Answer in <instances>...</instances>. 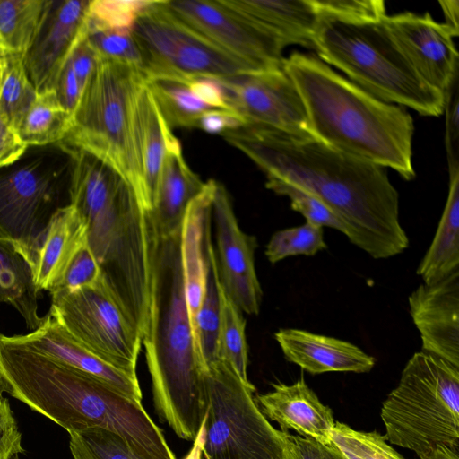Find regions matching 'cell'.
I'll list each match as a JSON object with an SVG mask.
<instances>
[{
	"mask_svg": "<svg viewBox=\"0 0 459 459\" xmlns=\"http://www.w3.org/2000/svg\"><path fill=\"white\" fill-rule=\"evenodd\" d=\"M3 394H4V389H3V386L1 385V382H0V403L3 401V399L4 398L3 396Z\"/></svg>",
	"mask_w": 459,
	"mask_h": 459,
	"instance_id": "53",
	"label": "cell"
},
{
	"mask_svg": "<svg viewBox=\"0 0 459 459\" xmlns=\"http://www.w3.org/2000/svg\"><path fill=\"white\" fill-rule=\"evenodd\" d=\"M285 47L314 49L313 38L320 14L313 0H221Z\"/></svg>",
	"mask_w": 459,
	"mask_h": 459,
	"instance_id": "24",
	"label": "cell"
},
{
	"mask_svg": "<svg viewBox=\"0 0 459 459\" xmlns=\"http://www.w3.org/2000/svg\"><path fill=\"white\" fill-rule=\"evenodd\" d=\"M2 74H3V57L0 60V84H1V80H2Z\"/></svg>",
	"mask_w": 459,
	"mask_h": 459,
	"instance_id": "52",
	"label": "cell"
},
{
	"mask_svg": "<svg viewBox=\"0 0 459 459\" xmlns=\"http://www.w3.org/2000/svg\"><path fill=\"white\" fill-rule=\"evenodd\" d=\"M86 243L87 229L79 212L69 204L60 206L43 232L31 264L37 290H54L74 255Z\"/></svg>",
	"mask_w": 459,
	"mask_h": 459,
	"instance_id": "23",
	"label": "cell"
},
{
	"mask_svg": "<svg viewBox=\"0 0 459 459\" xmlns=\"http://www.w3.org/2000/svg\"><path fill=\"white\" fill-rule=\"evenodd\" d=\"M265 186L278 195L287 196L290 200V207L299 212L307 222L334 229L345 235V228L340 219L321 201L299 189L285 184L268 181Z\"/></svg>",
	"mask_w": 459,
	"mask_h": 459,
	"instance_id": "38",
	"label": "cell"
},
{
	"mask_svg": "<svg viewBox=\"0 0 459 459\" xmlns=\"http://www.w3.org/2000/svg\"><path fill=\"white\" fill-rule=\"evenodd\" d=\"M264 173L266 180L321 201L340 219L351 243L375 259L402 254L409 238L399 195L385 168L359 160L310 134L246 124L221 134Z\"/></svg>",
	"mask_w": 459,
	"mask_h": 459,
	"instance_id": "1",
	"label": "cell"
},
{
	"mask_svg": "<svg viewBox=\"0 0 459 459\" xmlns=\"http://www.w3.org/2000/svg\"><path fill=\"white\" fill-rule=\"evenodd\" d=\"M218 80L229 107L246 124L309 134L303 101L283 66Z\"/></svg>",
	"mask_w": 459,
	"mask_h": 459,
	"instance_id": "13",
	"label": "cell"
},
{
	"mask_svg": "<svg viewBox=\"0 0 459 459\" xmlns=\"http://www.w3.org/2000/svg\"><path fill=\"white\" fill-rule=\"evenodd\" d=\"M147 0H90L85 29L132 32Z\"/></svg>",
	"mask_w": 459,
	"mask_h": 459,
	"instance_id": "35",
	"label": "cell"
},
{
	"mask_svg": "<svg viewBox=\"0 0 459 459\" xmlns=\"http://www.w3.org/2000/svg\"><path fill=\"white\" fill-rule=\"evenodd\" d=\"M72 126V115L59 102L54 90L38 93L18 128L27 145H47L65 141Z\"/></svg>",
	"mask_w": 459,
	"mask_h": 459,
	"instance_id": "28",
	"label": "cell"
},
{
	"mask_svg": "<svg viewBox=\"0 0 459 459\" xmlns=\"http://www.w3.org/2000/svg\"><path fill=\"white\" fill-rule=\"evenodd\" d=\"M203 182L187 165L172 130L167 135L165 155L153 208L147 212L156 236L168 237L182 228L191 201L204 189Z\"/></svg>",
	"mask_w": 459,
	"mask_h": 459,
	"instance_id": "21",
	"label": "cell"
},
{
	"mask_svg": "<svg viewBox=\"0 0 459 459\" xmlns=\"http://www.w3.org/2000/svg\"><path fill=\"white\" fill-rule=\"evenodd\" d=\"M285 359L312 375L326 372H369L374 357L357 345L331 336L296 328L274 333Z\"/></svg>",
	"mask_w": 459,
	"mask_h": 459,
	"instance_id": "20",
	"label": "cell"
},
{
	"mask_svg": "<svg viewBox=\"0 0 459 459\" xmlns=\"http://www.w3.org/2000/svg\"><path fill=\"white\" fill-rule=\"evenodd\" d=\"M38 92L29 79L22 55H4L0 84V117L18 133Z\"/></svg>",
	"mask_w": 459,
	"mask_h": 459,
	"instance_id": "31",
	"label": "cell"
},
{
	"mask_svg": "<svg viewBox=\"0 0 459 459\" xmlns=\"http://www.w3.org/2000/svg\"><path fill=\"white\" fill-rule=\"evenodd\" d=\"M444 17L443 22L454 34L457 37L459 34V1L458 0H443L438 2Z\"/></svg>",
	"mask_w": 459,
	"mask_h": 459,
	"instance_id": "49",
	"label": "cell"
},
{
	"mask_svg": "<svg viewBox=\"0 0 459 459\" xmlns=\"http://www.w3.org/2000/svg\"><path fill=\"white\" fill-rule=\"evenodd\" d=\"M69 152V204L86 225L103 285L143 338L152 278L148 212L131 184L114 169L85 152Z\"/></svg>",
	"mask_w": 459,
	"mask_h": 459,
	"instance_id": "2",
	"label": "cell"
},
{
	"mask_svg": "<svg viewBox=\"0 0 459 459\" xmlns=\"http://www.w3.org/2000/svg\"><path fill=\"white\" fill-rule=\"evenodd\" d=\"M408 303L421 351L459 368V270L438 281L420 284Z\"/></svg>",
	"mask_w": 459,
	"mask_h": 459,
	"instance_id": "17",
	"label": "cell"
},
{
	"mask_svg": "<svg viewBox=\"0 0 459 459\" xmlns=\"http://www.w3.org/2000/svg\"><path fill=\"white\" fill-rule=\"evenodd\" d=\"M132 33L142 53L145 81L194 76L222 79L258 71L183 22L167 7L165 0L152 1L137 19Z\"/></svg>",
	"mask_w": 459,
	"mask_h": 459,
	"instance_id": "9",
	"label": "cell"
},
{
	"mask_svg": "<svg viewBox=\"0 0 459 459\" xmlns=\"http://www.w3.org/2000/svg\"><path fill=\"white\" fill-rule=\"evenodd\" d=\"M101 281L100 265L88 243L83 245L67 265L55 291H73L83 287L95 286Z\"/></svg>",
	"mask_w": 459,
	"mask_h": 459,
	"instance_id": "40",
	"label": "cell"
},
{
	"mask_svg": "<svg viewBox=\"0 0 459 459\" xmlns=\"http://www.w3.org/2000/svg\"><path fill=\"white\" fill-rule=\"evenodd\" d=\"M22 433L7 398L0 403V459H13L24 454Z\"/></svg>",
	"mask_w": 459,
	"mask_h": 459,
	"instance_id": "43",
	"label": "cell"
},
{
	"mask_svg": "<svg viewBox=\"0 0 459 459\" xmlns=\"http://www.w3.org/2000/svg\"><path fill=\"white\" fill-rule=\"evenodd\" d=\"M54 91L61 105L73 115L82 91L69 57L60 71Z\"/></svg>",
	"mask_w": 459,
	"mask_h": 459,
	"instance_id": "45",
	"label": "cell"
},
{
	"mask_svg": "<svg viewBox=\"0 0 459 459\" xmlns=\"http://www.w3.org/2000/svg\"><path fill=\"white\" fill-rule=\"evenodd\" d=\"M84 34L99 59L125 63L142 71V53L132 32L87 30L84 26Z\"/></svg>",
	"mask_w": 459,
	"mask_h": 459,
	"instance_id": "37",
	"label": "cell"
},
{
	"mask_svg": "<svg viewBox=\"0 0 459 459\" xmlns=\"http://www.w3.org/2000/svg\"><path fill=\"white\" fill-rule=\"evenodd\" d=\"M74 459H144L118 435L103 429L69 432Z\"/></svg>",
	"mask_w": 459,
	"mask_h": 459,
	"instance_id": "34",
	"label": "cell"
},
{
	"mask_svg": "<svg viewBox=\"0 0 459 459\" xmlns=\"http://www.w3.org/2000/svg\"><path fill=\"white\" fill-rule=\"evenodd\" d=\"M331 440L358 459H405L378 432L356 430L339 421H335Z\"/></svg>",
	"mask_w": 459,
	"mask_h": 459,
	"instance_id": "36",
	"label": "cell"
},
{
	"mask_svg": "<svg viewBox=\"0 0 459 459\" xmlns=\"http://www.w3.org/2000/svg\"><path fill=\"white\" fill-rule=\"evenodd\" d=\"M384 22L419 76L445 95L458 77V52L452 31L428 13L386 15Z\"/></svg>",
	"mask_w": 459,
	"mask_h": 459,
	"instance_id": "15",
	"label": "cell"
},
{
	"mask_svg": "<svg viewBox=\"0 0 459 459\" xmlns=\"http://www.w3.org/2000/svg\"><path fill=\"white\" fill-rule=\"evenodd\" d=\"M39 293L28 262L12 244L0 239V302L10 304L31 331L43 319L39 313Z\"/></svg>",
	"mask_w": 459,
	"mask_h": 459,
	"instance_id": "26",
	"label": "cell"
},
{
	"mask_svg": "<svg viewBox=\"0 0 459 459\" xmlns=\"http://www.w3.org/2000/svg\"><path fill=\"white\" fill-rule=\"evenodd\" d=\"M319 14L356 23L379 22L386 17L382 0H313Z\"/></svg>",
	"mask_w": 459,
	"mask_h": 459,
	"instance_id": "39",
	"label": "cell"
},
{
	"mask_svg": "<svg viewBox=\"0 0 459 459\" xmlns=\"http://www.w3.org/2000/svg\"><path fill=\"white\" fill-rule=\"evenodd\" d=\"M384 21L356 23L320 14L313 38L316 56L385 102L441 116L445 95L419 76Z\"/></svg>",
	"mask_w": 459,
	"mask_h": 459,
	"instance_id": "5",
	"label": "cell"
},
{
	"mask_svg": "<svg viewBox=\"0 0 459 459\" xmlns=\"http://www.w3.org/2000/svg\"><path fill=\"white\" fill-rule=\"evenodd\" d=\"M201 459H204V458L201 457Z\"/></svg>",
	"mask_w": 459,
	"mask_h": 459,
	"instance_id": "57",
	"label": "cell"
},
{
	"mask_svg": "<svg viewBox=\"0 0 459 459\" xmlns=\"http://www.w3.org/2000/svg\"><path fill=\"white\" fill-rule=\"evenodd\" d=\"M189 79L162 77L145 81L163 119L171 130L197 128L201 116L214 109L204 104L191 92Z\"/></svg>",
	"mask_w": 459,
	"mask_h": 459,
	"instance_id": "29",
	"label": "cell"
},
{
	"mask_svg": "<svg viewBox=\"0 0 459 459\" xmlns=\"http://www.w3.org/2000/svg\"><path fill=\"white\" fill-rule=\"evenodd\" d=\"M246 320L242 311L221 290V320L217 342V357L230 363L240 378H247L248 351L246 340Z\"/></svg>",
	"mask_w": 459,
	"mask_h": 459,
	"instance_id": "32",
	"label": "cell"
},
{
	"mask_svg": "<svg viewBox=\"0 0 459 459\" xmlns=\"http://www.w3.org/2000/svg\"><path fill=\"white\" fill-rule=\"evenodd\" d=\"M283 70L301 97L311 136L405 180L415 177L414 125L405 108L376 98L313 54L292 52Z\"/></svg>",
	"mask_w": 459,
	"mask_h": 459,
	"instance_id": "4",
	"label": "cell"
},
{
	"mask_svg": "<svg viewBox=\"0 0 459 459\" xmlns=\"http://www.w3.org/2000/svg\"><path fill=\"white\" fill-rule=\"evenodd\" d=\"M215 225L216 261L221 285L226 295L242 311L258 315L263 291L255 267V237L239 228L230 197L217 182L212 201Z\"/></svg>",
	"mask_w": 459,
	"mask_h": 459,
	"instance_id": "14",
	"label": "cell"
},
{
	"mask_svg": "<svg viewBox=\"0 0 459 459\" xmlns=\"http://www.w3.org/2000/svg\"><path fill=\"white\" fill-rule=\"evenodd\" d=\"M188 86L191 92L206 106L214 109L231 110L217 78L194 76L189 79Z\"/></svg>",
	"mask_w": 459,
	"mask_h": 459,
	"instance_id": "44",
	"label": "cell"
},
{
	"mask_svg": "<svg viewBox=\"0 0 459 459\" xmlns=\"http://www.w3.org/2000/svg\"><path fill=\"white\" fill-rule=\"evenodd\" d=\"M27 148L17 131L0 117V169L17 162Z\"/></svg>",
	"mask_w": 459,
	"mask_h": 459,
	"instance_id": "48",
	"label": "cell"
},
{
	"mask_svg": "<svg viewBox=\"0 0 459 459\" xmlns=\"http://www.w3.org/2000/svg\"><path fill=\"white\" fill-rule=\"evenodd\" d=\"M2 57H3V56H2V54H1V52H0V59H1Z\"/></svg>",
	"mask_w": 459,
	"mask_h": 459,
	"instance_id": "56",
	"label": "cell"
},
{
	"mask_svg": "<svg viewBox=\"0 0 459 459\" xmlns=\"http://www.w3.org/2000/svg\"><path fill=\"white\" fill-rule=\"evenodd\" d=\"M15 163L0 169V239L31 268L43 232L60 207L65 166L50 165L43 157Z\"/></svg>",
	"mask_w": 459,
	"mask_h": 459,
	"instance_id": "11",
	"label": "cell"
},
{
	"mask_svg": "<svg viewBox=\"0 0 459 459\" xmlns=\"http://www.w3.org/2000/svg\"><path fill=\"white\" fill-rule=\"evenodd\" d=\"M90 0H47L34 38L23 56L38 93L54 90L61 69L84 31Z\"/></svg>",
	"mask_w": 459,
	"mask_h": 459,
	"instance_id": "16",
	"label": "cell"
},
{
	"mask_svg": "<svg viewBox=\"0 0 459 459\" xmlns=\"http://www.w3.org/2000/svg\"><path fill=\"white\" fill-rule=\"evenodd\" d=\"M272 385V391L255 399L268 420L278 423L282 432L293 429L304 437L320 442L331 440L335 425L333 411L319 400L303 377L290 385Z\"/></svg>",
	"mask_w": 459,
	"mask_h": 459,
	"instance_id": "19",
	"label": "cell"
},
{
	"mask_svg": "<svg viewBox=\"0 0 459 459\" xmlns=\"http://www.w3.org/2000/svg\"><path fill=\"white\" fill-rule=\"evenodd\" d=\"M221 290L212 237L206 244L205 287L194 324V338L204 368L218 360L217 342L221 320Z\"/></svg>",
	"mask_w": 459,
	"mask_h": 459,
	"instance_id": "27",
	"label": "cell"
},
{
	"mask_svg": "<svg viewBox=\"0 0 459 459\" xmlns=\"http://www.w3.org/2000/svg\"><path fill=\"white\" fill-rule=\"evenodd\" d=\"M459 448L439 445L420 459H459Z\"/></svg>",
	"mask_w": 459,
	"mask_h": 459,
	"instance_id": "50",
	"label": "cell"
},
{
	"mask_svg": "<svg viewBox=\"0 0 459 459\" xmlns=\"http://www.w3.org/2000/svg\"><path fill=\"white\" fill-rule=\"evenodd\" d=\"M244 125L246 122L232 110L210 109L201 116L197 128L210 134H222Z\"/></svg>",
	"mask_w": 459,
	"mask_h": 459,
	"instance_id": "47",
	"label": "cell"
},
{
	"mask_svg": "<svg viewBox=\"0 0 459 459\" xmlns=\"http://www.w3.org/2000/svg\"><path fill=\"white\" fill-rule=\"evenodd\" d=\"M0 339L11 345L51 358L74 368L91 375L119 392L142 402L137 377H132L105 363L80 343L48 312L38 328L25 334Z\"/></svg>",
	"mask_w": 459,
	"mask_h": 459,
	"instance_id": "18",
	"label": "cell"
},
{
	"mask_svg": "<svg viewBox=\"0 0 459 459\" xmlns=\"http://www.w3.org/2000/svg\"><path fill=\"white\" fill-rule=\"evenodd\" d=\"M170 130L144 82L133 104L132 142L140 181L141 202L147 212L155 204L167 135Z\"/></svg>",
	"mask_w": 459,
	"mask_h": 459,
	"instance_id": "22",
	"label": "cell"
},
{
	"mask_svg": "<svg viewBox=\"0 0 459 459\" xmlns=\"http://www.w3.org/2000/svg\"><path fill=\"white\" fill-rule=\"evenodd\" d=\"M48 313L83 348L132 377L143 337L100 281L95 286L50 293Z\"/></svg>",
	"mask_w": 459,
	"mask_h": 459,
	"instance_id": "10",
	"label": "cell"
},
{
	"mask_svg": "<svg viewBox=\"0 0 459 459\" xmlns=\"http://www.w3.org/2000/svg\"><path fill=\"white\" fill-rule=\"evenodd\" d=\"M202 446H203V429L197 434L196 438L194 441L191 450L185 457V459H201L202 457Z\"/></svg>",
	"mask_w": 459,
	"mask_h": 459,
	"instance_id": "51",
	"label": "cell"
},
{
	"mask_svg": "<svg viewBox=\"0 0 459 459\" xmlns=\"http://www.w3.org/2000/svg\"><path fill=\"white\" fill-rule=\"evenodd\" d=\"M380 416L385 439L419 457L439 445L459 448V368L415 352L383 402Z\"/></svg>",
	"mask_w": 459,
	"mask_h": 459,
	"instance_id": "6",
	"label": "cell"
},
{
	"mask_svg": "<svg viewBox=\"0 0 459 459\" xmlns=\"http://www.w3.org/2000/svg\"><path fill=\"white\" fill-rule=\"evenodd\" d=\"M285 438L290 459H350L332 440L320 442L289 432Z\"/></svg>",
	"mask_w": 459,
	"mask_h": 459,
	"instance_id": "41",
	"label": "cell"
},
{
	"mask_svg": "<svg viewBox=\"0 0 459 459\" xmlns=\"http://www.w3.org/2000/svg\"><path fill=\"white\" fill-rule=\"evenodd\" d=\"M1 59H2V58H1ZM1 59H0V60H1Z\"/></svg>",
	"mask_w": 459,
	"mask_h": 459,
	"instance_id": "58",
	"label": "cell"
},
{
	"mask_svg": "<svg viewBox=\"0 0 459 459\" xmlns=\"http://www.w3.org/2000/svg\"><path fill=\"white\" fill-rule=\"evenodd\" d=\"M13 459H19V458H18V455H16V456H15V457H13Z\"/></svg>",
	"mask_w": 459,
	"mask_h": 459,
	"instance_id": "55",
	"label": "cell"
},
{
	"mask_svg": "<svg viewBox=\"0 0 459 459\" xmlns=\"http://www.w3.org/2000/svg\"><path fill=\"white\" fill-rule=\"evenodd\" d=\"M151 295L143 338L153 403L178 437L195 441L207 411L204 365L186 301L181 230L158 237L152 229Z\"/></svg>",
	"mask_w": 459,
	"mask_h": 459,
	"instance_id": "3",
	"label": "cell"
},
{
	"mask_svg": "<svg viewBox=\"0 0 459 459\" xmlns=\"http://www.w3.org/2000/svg\"><path fill=\"white\" fill-rule=\"evenodd\" d=\"M183 22L256 70L283 66L284 44L221 0H165Z\"/></svg>",
	"mask_w": 459,
	"mask_h": 459,
	"instance_id": "12",
	"label": "cell"
},
{
	"mask_svg": "<svg viewBox=\"0 0 459 459\" xmlns=\"http://www.w3.org/2000/svg\"><path fill=\"white\" fill-rule=\"evenodd\" d=\"M47 0H0V52L22 55L29 48Z\"/></svg>",
	"mask_w": 459,
	"mask_h": 459,
	"instance_id": "30",
	"label": "cell"
},
{
	"mask_svg": "<svg viewBox=\"0 0 459 459\" xmlns=\"http://www.w3.org/2000/svg\"><path fill=\"white\" fill-rule=\"evenodd\" d=\"M326 248L323 228L306 221L273 233L266 245L265 255L271 264H276L289 256H313Z\"/></svg>",
	"mask_w": 459,
	"mask_h": 459,
	"instance_id": "33",
	"label": "cell"
},
{
	"mask_svg": "<svg viewBox=\"0 0 459 459\" xmlns=\"http://www.w3.org/2000/svg\"><path fill=\"white\" fill-rule=\"evenodd\" d=\"M207 411L202 425L204 459H290L285 433L260 411L251 383L218 359L204 369Z\"/></svg>",
	"mask_w": 459,
	"mask_h": 459,
	"instance_id": "8",
	"label": "cell"
},
{
	"mask_svg": "<svg viewBox=\"0 0 459 459\" xmlns=\"http://www.w3.org/2000/svg\"><path fill=\"white\" fill-rule=\"evenodd\" d=\"M345 454H346V453H345ZM346 455H347V456H348L350 459H358L357 457H355V456H353V455H350V454H346Z\"/></svg>",
	"mask_w": 459,
	"mask_h": 459,
	"instance_id": "54",
	"label": "cell"
},
{
	"mask_svg": "<svg viewBox=\"0 0 459 459\" xmlns=\"http://www.w3.org/2000/svg\"><path fill=\"white\" fill-rule=\"evenodd\" d=\"M144 82L139 68L98 58L65 139L71 149L90 153L118 172L131 184L140 201L132 142V111L134 97Z\"/></svg>",
	"mask_w": 459,
	"mask_h": 459,
	"instance_id": "7",
	"label": "cell"
},
{
	"mask_svg": "<svg viewBox=\"0 0 459 459\" xmlns=\"http://www.w3.org/2000/svg\"><path fill=\"white\" fill-rule=\"evenodd\" d=\"M459 270V169L449 170L446 205L417 274L423 283L438 281Z\"/></svg>",
	"mask_w": 459,
	"mask_h": 459,
	"instance_id": "25",
	"label": "cell"
},
{
	"mask_svg": "<svg viewBox=\"0 0 459 459\" xmlns=\"http://www.w3.org/2000/svg\"><path fill=\"white\" fill-rule=\"evenodd\" d=\"M459 100L458 77L445 94L444 112L446 114L445 143L449 170L459 169L458 139H459Z\"/></svg>",
	"mask_w": 459,
	"mask_h": 459,
	"instance_id": "42",
	"label": "cell"
},
{
	"mask_svg": "<svg viewBox=\"0 0 459 459\" xmlns=\"http://www.w3.org/2000/svg\"><path fill=\"white\" fill-rule=\"evenodd\" d=\"M69 60L82 91L98 61L96 53L86 40L84 31L74 45Z\"/></svg>",
	"mask_w": 459,
	"mask_h": 459,
	"instance_id": "46",
	"label": "cell"
}]
</instances>
